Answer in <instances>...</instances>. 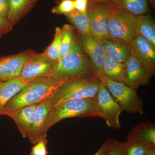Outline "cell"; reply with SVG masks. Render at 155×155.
Instances as JSON below:
<instances>
[{"label": "cell", "mask_w": 155, "mask_h": 155, "mask_svg": "<svg viewBox=\"0 0 155 155\" xmlns=\"http://www.w3.org/2000/svg\"><path fill=\"white\" fill-rule=\"evenodd\" d=\"M97 75L79 42L74 40L68 52L53 65L49 77L61 82Z\"/></svg>", "instance_id": "6da1fadb"}, {"label": "cell", "mask_w": 155, "mask_h": 155, "mask_svg": "<svg viewBox=\"0 0 155 155\" xmlns=\"http://www.w3.org/2000/svg\"><path fill=\"white\" fill-rule=\"evenodd\" d=\"M62 82L48 76L38 78L28 82L4 106L0 111V115L4 112L25 106L38 104L51 96Z\"/></svg>", "instance_id": "7a4b0ae2"}, {"label": "cell", "mask_w": 155, "mask_h": 155, "mask_svg": "<svg viewBox=\"0 0 155 155\" xmlns=\"http://www.w3.org/2000/svg\"><path fill=\"white\" fill-rule=\"evenodd\" d=\"M102 84L97 75L64 81L48 100L53 108L69 100L94 97Z\"/></svg>", "instance_id": "3957f363"}, {"label": "cell", "mask_w": 155, "mask_h": 155, "mask_svg": "<svg viewBox=\"0 0 155 155\" xmlns=\"http://www.w3.org/2000/svg\"><path fill=\"white\" fill-rule=\"evenodd\" d=\"M100 117L101 115L95 97L69 100L52 108L46 124L45 132L64 119L71 118Z\"/></svg>", "instance_id": "277c9868"}, {"label": "cell", "mask_w": 155, "mask_h": 155, "mask_svg": "<svg viewBox=\"0 0 155 155\" xmlns=\"http://www.w3.org/2000/svg\"><path fill=\"white\" fill-rule=\"evenodd\" d=\"M97 76L119 104L122 110L130 114H144L143 102L137 95L136 91L125 83L111 80L103 74Z\"/></svg>", "instance_id": "5b68a950"}, {"label": "cell", "mask_w": 155, "mask_h": 155, "mask_svg": "<svg viewBox=\"0 0 155 155\" xmlns=\"http://www.w3.org/2000/svg\"><path fill=\"white\" fill-rule=\"evenodd\" d=\"M107 24L110 40L131 45L137 35L125 11L108 4Z\"/></svg>", "instance_id": "8992f818"}, {"label": "cell", "mask_w": 155, "mask_h": 155, "mask_svg": "<svg viewBox=\"0 0 155 155\" xmlns=\"http://www.w3.org/2000/svg\"><path fill=\"white\" fill-rule=\"evenodd\" d=\"M94 97L101 118L105 121L108 127L120 129L119 116L123 110L103 84Z\"/></svg>", "instance_id": "52a82bcc"}, {"label": "cell", "mask_w": 155, "mask_h": 155, "mask_svg": "<svg viewBox=\"0 0 155 155\" xmlns=\"http://www.w3.org/2000/svg\"><path fill=\"white\" fill-rule=\"evenodd\" d=\"M108 5L106 3L88 2L90 34L98 39H110L107 24Z\"/></svg>", "instance_id": "ba28073f"}, {"label": "cell", "mask_w": 155, "mask_h": 155, "mask_svg": "<svg viewBox=\"0 0 155 155\" xmlns=\"http://www.w3.org/2000/svg\"><path fill=\"white\" fill-rule=\"evenodd\" d=\"M36 54L27 51L13 55L0 57V81L19 77L24 65Z\"/></svg>", "instance_id": "9c48e42d"}, {"label": "cell", "mask_w": 155, "mask_h": 155, "mask_svg": "<svg viewBox=\"0 0 155 155\" xmlns=\"http://www.w3.org/2000/svg\"><path fill=\"white\" fill-rule=\"evenodd\" d=\"M54 63L48 59L44 53H36L24 65L18 78L22 81L28 83L38 78L49 77Z\"/></svg>", "instance_id": "30bf717a"}, {"label": "cell", "mask_w": 155, "mask_h": 155, "mask_svg": "<svg viewBox=\"0 0 155 155\" xmlns=\"http://www.w3.org/2000/svg\"><path fill=\"white\" fill-rule=\"evenodd\" d=\"M130 45L134 54L152 77L155 71V46L140 35H137Z\"/></svg>", "instance_id": "8fae6325"}, {"label": "cell", "mask_w": 155, "mask_h": 155, "mask_svg": "<svg viewBox=\"0 0 155 155\" xmlns=\"http://www.w3.org/2000/svg\"><path fill=\"white\" fill-rule=\"evenodd\" d=\"M81 47L87 54L95 73H102L103 64L107 55L105 49L98 39L91 34L80 35Z\"/></svg>", "instance_id": "7c38bea8"}, {"label": "cell", "mask_w": 155, "mask_h": 155, "mask_svg": "<svg viewBox=\"0 0 155 155\" xmlns=\"http://www.w3.org/2000/svg\"><path fill=\"white\" fill-rule=\"evenodd\" d=\"M52 109L48 99L37 105L33 124L27 137L32 144H35L41 139L47 137L45 127Z\"/></svg>", "instance_id": "4fadbf2b"}, {"label": "cell", "mask_w": 155, "mask_h": 155, "mask_svg": "<svg viewBox=\"0 0 155 155\" xmlns=\"http://www.w3.org/2000/svg\"><path fill=\"white\" fill-rule=\"evenodd\" d=\"M126 79L125 84L137 91L140 85L148 83L150 78L146 70L132 53L125 63Z\"/></svg>", "instance_id": "5bb4252c"}, {"label": "cell", "mask_w": 155, "mask_h": 155, "mask_svg": "<svg viewBox=\"0 0 155 155\" xmlns=\"http://www.w3.org/2000/svg\"><path fill=\"white\" fill-rule=\"evenodd\" d=\"M37 105L25 106L4 112L1 115H5L12 118L23 138H27L34 120Z\"/></svg>", "instance_id": "9a60e30c"}, {"label": "cell", "mask_w": 155, "mask_h": 155, "mask_svg": "<svg viewBox=\"0 0 155 155\" xmlns=\"http://www.w3.org/2000/svg\"><path fill=\"white\" fill-rule=\"evenodd\" d=\"M125 12L137 35L143 37L155 46V22L150 15H136Z\"/></svg>", "instance_id": "2e32d148"}, {"label": "cell", "mask_w": 155, "mask_h": 155, "mask_svg": "<svg viewBox=\"0 0 155 155\" xmlns=\"http://www.w3.org/2000/svg\"><path fill=\"white\" fill-rule=\"evenodd\" d=\"M127 140L155 147V125L150 121L139 122L130 130Z\"/></svg>", "instance_id": "e0dca14e"}, {"label": "cell", "mask_w": 155, "mask_h": 155, "mask_svg": "<svg viewBox=\"0 0 155 155\" xmlns=\"http://www.w3.org/2000/svg\"><path fill=\"white\" fill-rule=\"evenodd\" d=\"M101 74L114 81L125 83L126 71L125 63L116 61L107 54Z\"/></svg>", "instance_id": "ac0fdd59"}, {"label": "cell", "mask_w": 155, "mask_h": 155, "mask_svg": "<svg viewBox=\"0 0 155 155\" xmlns=\"http://www.w3.org/2000/svg\"><path fill=\"white\" fill-rule=\"evenodd\" d=\"M110 57L121 63H125L132 54L130 45L110 39H99Z\"/></svg>", "instance_id": "d6986e66"}, {"label": "cell", "mask_w": 155, "mask_h": 155, "mask_svg": "<svg viewBox=\"0 0 155 155\" xmlns=\"http://www.w3.org/2000/svg\"><path fill=\"white\" fill-rule=\"evenodd\" d=\"M38 0H8L9 9L7 18L13 25L28 13Z\"/></svg>", "instance_id": "ffe728a7"}, {"label": "cell", "mask_w": 155, "mask_h": 155, "mask_svg": "<svg viewBox=\"0 0 155 155\" xmlns=\"http://www.w3.org/2000/svg\"><path fill=\"white\" fill-rule=\"evenodd\" d=\"M27 84L20 80L19 78L0 81V111Z\"/></svg>", "instance_id": "44dd1931"}, {"label": "cell", "mask_w": 155, "mask_h": 155, "mask_svg": "<svg viewBox=\"0 0 155 155\" xmlns=\"http://www.w3.org/2000/svg\"><path fill=\"white\" fill-rule=\"evenodd\" d=\"M107 4L136 15H143L149 11L147 0H110Z\"/></svg>", "instance_id": "7402d4cb"}, {"label": "cell", "mask_w": 155, "mask_h": 155, "mask_svg": "<svg viewBox=\"0 0 155 155\" xmlns=\"http://www.w3.org/2000/svg\"><path fill=\"white\" fill-rule=\"evenodd\" d=\"M65 16L75 26L79 34L81 35L91 34L89 18L87 12L86 13H81L74 10Z\"/></svg>", "instance_id": "603a6c76"}, {"label": "cell", "mask_w": 155, "mask_h": 155, "mask_svg": "<svg viewBox=\"0 0 155 155\" xmlns=\"http://www.w3.org/2000/svg\"><path fill=\"white\" fill-rule=\"evenodd\" d=\"M62 34V28L57 27L52 42L44 52L48 59L54 63H56L59 61Z\"/></svg>", "instance_id": "cb8c5ba5"}, {"label": "cell", "mask_w": 155, "mask_h": 155, "mask_svg": "<svg viewBox=\"0 0 155 155\" xmlns=\"http://www.w3.org/2000/svg\"><path fill=\"white\" fill-rule=\"evenodd\" d=\"M62 29V37L60 46L59 60L69 51L74 41L73 28L72 25L65 24Z\"/></svg>", "instance_id": "d4e9b609"}, {"label": "cell", "mask_w": 155, "mask_h": 155, "mask_svg": "<svg viewBox=\"0 0 155 155\" xmlns=\"http://www.w3.org/2000/svg\"><path fill=\"white\" fill-rule=\"evenodd\" d=\"M122 145L123 155H145L152 148L144 143L128 140L122 143Z\"/></svg>", "instance_id": "484cf974"}, {"label": "cell", "mask_w": 155, "mask_h": 155, "mask_svg": "<svg viewBox=\"0 0 155 155\" xmlns=\"http://www.w3.org/2000/svg\"><path fill=\"white\" fill-rule=\"evenodd\" d=\"M74 10V0H61L58 5L53 8L51 12L54 14L65 15Z\"/></svg>", "instance_id": "4316f807"}, {"label": "cell", "mask_w": 155, "mask_h": 155, "mask_svg": "<svg viewBox=\"0 0 155 155\" xmlns=\"http://www.w3.org/2000/svg\"><path fill=\"white\" fill-rule=\"evenodd\" d=\"M47 137L41 139L31 147L30 155H48Z\"/></svg>", "instance_id": "83f0119b"}, {"label": "cell", "mask_w": 155, "mask_h": 155, "mask_svg": "<svg viewBox=\"0 0 155 155\" xmlns=\"http://www.w3.org/2000/svg\"><path fill=\"white\" fill-rule=\"evenodd\" d=\"M108 155H123L122 143L119 142L114 139L110 138Z\"/></svg>", "instance_id": "f1b7e54d"}, {"label": "cell", "mask_w": 155, "mask_h": 155, "mask_svg": "<svg viewBox=\"0 0 155 155\" xmlns=\"http://www.w3.org/2000/svg\"><path fill=\"white\" fill-rule=\"evenodd\" d=\"M13 25L11 24L7 17L0 15V38L11 31Z\"/></svg>", "instance_id": "f546056e"}, {"label": "cell", "mask_w": 155, "mask_h": 155, "mask_svg": "<svg viewBox=\"0 0 155 155\" xmlns=\"http://www.w3.org/2000/svg\"><path fill=\"white\" fill-rule=\"evenodd\" d=\"M88 0H74L75 9L81 13L87 12Z\"/></svg>", "instance_id": "4dcf8cb0"}, {"label": "cell", "mask_w": 155, "mask_h": 155, "mask_svg": "<svg viewBox=\"0 0 155 155\" xmlns=\"http://www.w3.org/2000/svg\"><path fill=\"white\" fill-rule=\"evenodd\" d=\"M8 9V0H0V15L7 17Z\"/></svg>", "instance_id": "1f68e13d"}, {"label": "cell", "mask_w": 155, "mask_h": 155, "mask_svg": "<svg viewBox=\"0 0 155 155\" xmlns=\"http://www.w3.org/2000/svg\"><path fill=\"white\" fill-rule=\"evenodd\" d=\"M110 143V138L104 142L95 154L94 155H108V149Z\"/></svg>", "instance_id": "d6a6232c"}, {"label": "cell", "mask_w": 155, "mask_h": 155, "mask_svg": "<svg viewBox=\"0 0 155 155\" xmlns=\"http://www.w3.org/2000/svg\"><path fill=\"white\" fill-rule=\"evenodd\" d=\"M110 0H88V2L92 3H107Z\"/></svg>", "instance_id": "836d02e7"}, {"label": "cell", "mask_w": 155, "mask_h": 155, "mask_svg": "<svg viewBox=\"0 0 155 155\" xmlns=\"http://www.w3.org/2000/svg\"><path fill=\"white\" fill-rule=\"evenodd\" d=\"M145 155H155V148H151Z\"/></svg>", "instance_id": "e575fe53"}, {"label": "cell", "mask_w": 155, "mask_h": 155, "mask_svg": "<svg viewBox=\"0 0 155 155\" xmlns=\"http://www.w3.org/2000/svg\"><path fill=\"white\" fill-rule=\"evenodd\" d=\"M150 2L153 5H155V0H149Z\"/></svg>", "instance_id": "d590c367"}]
</instances>
